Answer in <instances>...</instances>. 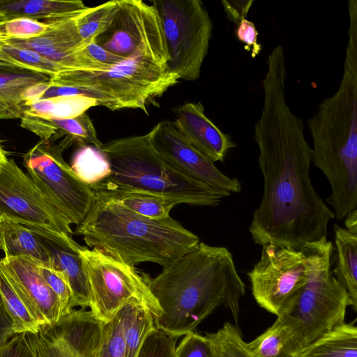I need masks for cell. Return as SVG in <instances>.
<instances>
[{"mask_svg":"<svg viewBox=\"0 0 357 357\" xmlns=\"http://www.w3.org/2000/svg\"><path fill=\"white\" fill-rule=\"evenodd\" d=\"M286 78L282 71L270 70L262 81V109L254 138L264 189L249 232L257 245L298 249L327 238L335 216L312 185V148L302 120L287 103Z\"/></svg>","mask_w":357,"mask_h":357,"instance_id":"obj_1","label":"cell"},{"mask_svg":"<svg viewBox=\"0 0 357 357\" xmlns=\"http://www.w3.org/2000/svg\"><path fill=\"white\" fill-rule=\"evenodd\" d=\"M139 273L162 310L156 328L181 337L219 307L228 310L237 325L245 284L227 248L199 242L155 277Z\"/></svg>","mask_w":357,"mask_h":357,"instance_id":"obj_2","label":"cell"},{"mask_svg":"<svg viewBox=\"0 0 357 357\" xmlns=\"http://www.w3.org/2000/svg\"><path fill=\"white\" fill-rule=\"evenodd\" d=\"M349 25L343 73L338 88L319 102L307 126L312 164L327 178L326 202L338 220L357 208V2H348Z\"/></svg>","mask_w":357,"mask_h":357,"instance_id":"obj_3","label":"cell"},{"mask_svg":"<svg viewBox=\"0 0 357 357\" xmlns=\"http://www.w3.org/2000/svg\"><path fill=\"white\" fill-rule=\"evenodd\" d=\"M75 234L82 236L88 246L133 267L142 262L167 267L199 243L196 234L171 216L144 217L96 193Z\"/></svg>","mask_w":357,"mask_h":357,"instance_id":"obj_4","label":"cell"},{"mask_svg":"<svg viewBox=\"0 0 357 357\" xmlns=\"http://www.w3.org/2000/svg\"><path fill=\"white\" fill-rule=\"evenodd\" d=\"M99 150L111 167L109 176L100 183L105 186L144 191L168 197L178 204L199 206H216L228 197L168 165L152 146L148 133L102 143Z\"/></svg>","mask_w":357,"mask_h":357,"instance_id":"obj_5","label":"cell"},{"mask_svg":"<svg viewBox=\"0 0 357 357\" xmlns=\"http://www.w3.org/2000/svg\"><path fill=\"white\" fill-rule=\"evenodd\" d=\"M179 80L167 63L149 56L135 54L101 71L68 70L50 82L91 93L98 105L112 111L147 107Z\"/></svg>","mask_w":357,"mask_h":357,"instance_id":"obj_6","label":"cell"},{"mask_svg":"<svg viewBox=\"0 0 357 357\" xmlns=\"http://www.w3.org/2000/svg\"><path fill=\"white\" fill-rule=\"evenodd\" d=\"M261 247L260 258L248 277L257 303L276 316L317 271L332 263L334 252L333 243L327 238L298 249Z\"/></svg>","mask_w":357,"mask_h":357,"instance_id":"obj_7","label":"cell"},{"mask_svg":"<svg viewBox=\"0 0 357 357\" xmlns=\"http://www.w3.org/2000/svg\"><path fill=\"white\" fill-rule=\"evenodd\" d=\"M160 17L169 57L179 79L199 78L212 37L213 22L200 0H153Z\"/></svg>","mask_w":357,"mask_h":357,"instance_id":"obj_8","label":"cell"},{"mask_svg":"<svg viewBox=\"0 0 357 357\" xmlns=\"http://www.w3.org/2000/svg\"><path fill=\"white\" fill-rule=\"evenodd\" d=\"M349 306L350 297L328 264L287 302L277 319L290 328L303 349L343 324Z\"/></svg>","mask_w":357,"mask_h":357,"instance_id":"obj_9","label":"cell"},{"mask_svg":"<svg viewBox=\"0 0 357 357\" xmlns=\"http://www.w3.org/2000/svg\"><path fill=\"white\" fill-rule=\"evenodd\" d=\"M80 256L90 292V311L105 324L126 304L137 301L153 314H162L161 308L135 267L119 261L99 250L82 246Z\"/></svg>","mask_w":357,"mask_h":357,"instance_id":"obj_10","label":"cell"},{"mask_svg":"<svg viewBox=\"0 0 357 357\" xmlns=\"http://www.w3.org/2000/svg\"><path fill=\"white\" fill-rule=\"evenodd\" d=\"M27 174L71 225L80 224L94 199L93 189L82 182L54 145L40 140L24 156Z\"/></svg>","mask_w":357,"mask_h":357,"instance_id":"obj_11","label":"cell"},{"mask_svg":"<svg viewBox=\"0 0 357 357\" xmlns=\"http://www.w3.org/2000/svg\"><path fill=\"white\" fill-rule=\"evenodd\" d=\"M96 42L124 58L144 54L167 64L169 60L158 13L141 0H119L114 22Z\"/></svg>","mask_w":357,"mask_h":357,"instance_id":"obj_12","label":"cell"},{"mask_svg":"<svg viewBox=\"0 0 357 357\" xmlns=\"http://www.w3.org/2000/svg\"><path fill=\"white\" fill-rule=\"evenodd\" d=\"M0 216L72 236L70 225L11 159L0 169Z\"/></svg>","mask_w":357,"mask_h":357,"instance_id":"obj_13","label":"cell"},{"mask_svg":"<svg viewBox=\"0 0 357 357\" xmlns=\"http://www.w3.org/2000/svg\"><path fill=\"white\" fill-rule=\"evenodd\" d=\"M148 135L160 157L183 176L228 196L241 192L238 179L223 174L213 162L195 149L182 136L174 121L158 123Z\"/></svg>","mask_w":357,"mask_h":357,"instance_id":"obj_14","label":"cell"},{"mask_svg":"<svg viewBox=\"0 0 357 357\" xmlns=\"http://www.w3.org/2000/svg\"><path fill=\"white\" fill-rule=\"evenodd\" d=\"M39 264L26 257H3L0 269L31 314L43 327L63 316L61 302L42 276Z\"/></svg>","mask_w":357,"mask_h":357,"instance_id":"obj_15","label":"cell"},{"mask_svg":"<svg viewBox=\"0 0 357 357\" xmlns=\"http://www.w3.org/2000/svg\"><path fill=\"white\" fill-rule=\"evenodd\" d=\"M26 227L49 253L53 269L61 272L66 277L73 294L75 306L89 307L91 292L80 256L82 246L67 234L40 226Z\"/></svg>","mask_w":357,"mask_h":357,"instance_id":"obj_16","label":"cell"},{"mask_svg":"<svg viewBox=\"0 0 357 357\" xmlns=\"http://www.w3.org/2000/svg\"><path fill=\"white\" fill-rule=\"evenodd\" d=\"M175 125L182 136L214 163L223 162L227 152L236 146L205 114L201 102H185L173 109Z\"/></svg>","mask_w":357,"mask_h":357,"instance_id":"obj_17","label":"cell"},{"mask_svg":"<svg viewBox=\"0 0 357 357\" xmlns=\"http://www.w3.org/2000/svg\"><path fill=\"white\" fill-rule=\"evenodd\" d=\"M104 323L85 308L73 310L53 326L47 327L76 357H98Z\"/></svg>","mask_w":357,"mask_h":357,"instance_id":"obj_18","label":"cell"},{"mask_svg":"<svg viewBox=\"0 0 357 357\" xmlns=\"http://www.w3.org/2000/svg\"><path fill=\"white\" fill-rule=\"evenodd\" d=\"M77 16L51 22L48 30L37 37L3 40L0 43L33 50L59 63L66 71L72 53L82 43L77 29Z\"/></svg>","mask_w":357,"mask_h":357,"instance_id":"obj_19","label":"cell"},{"mask_svg":"<svg viewBox=\"0 0 357 357\" xmlns=\"http://www.w3.org/2000/svg\"><path fill=\"white\" fill-rule=\"evenodd\" d=\"M88 8L78 0H0V14L5 21L29 18L52 22L77 16Z\"/></svg>","mask_w":357,"mask_h":357,"instance_id":"obj_20","label":"cell"},{"mask_svg":"<svg viewBox=\"0 0 357 357\" xmlns=\"http://www.w3.org/2000/svg\"><path fill=\"white\" fill-rule=\"evenodd\" d=\"M96 194L144 217L164 219L169 217L177 204L168 197L144 191L107 187L100 183L91 187Z\"/></svg>","mask_w":357,"mask_h":357,"instance_id":"obj_21","label":"cell"},{"mask_svg":"<svg viewBox=\"0 0 357 357\" xmlns=\"http://www.w3.org/2000/svg\"><path fill=\"white\" fill-rule=\"evenodd\" d=\"M0 250L4 257H26L53 268L52 259L35 234L26 226L0 216Z\"/></svg>","mask_w":357,"mask_h":357,"instance_id":"obj_22","label":"cell"},{"mask_svg":"<svg viewBox=\"0 0 357 357\" xmlns=\"http://www.w3.org/2000/svg\"><path fill=\"white\" fill-rule=\"evenodd\" d=\"M335 267L332 273L347 291L351 307L357 309V234L335 224Z\"/></svg>","mask_w":357,"mask_h":357,"instance_id":"obj_23","label":"cell"},{"mask_svg":"<svg viewBox=\"0 0 357 357\" xmlns=\"http://www.w3.org/2000/svg\"><path fill=\"white\" fill-rule=\"evenodd\" d=\"M300 357H357L356 320L334 327L303 348Z\"/></svg>","mask_w":357,"mask_h":357,"instance_id":"obj_24","label":"cell"},{"mask_svg":"<svg viewBox=\"0 0 357 357\" xmlns=\"http://www.w3.org/2000/svg\"><path fill=\"white\" fill-rule=\"evenodd\" d=\"M253 357H300L303 347L290 328L276 319L264 333L246 342Z\"/></svg>","mask_w":357,"mask_h":357,"instance_id":"obj_25","label":"cell"},{"mask_svg":"<svg viewBox=\"0 0 357 357\" xmlns=\"http://www.w3.org/2000/svg\"><path fill=\"white\" fill-rule=\"evenodd\" d=\"M117 314L121 325L126 357H136L145 337L155 327L153 316L137 301L126 304Z\"/></svg>","mask_w":357,"mask_h":357,"instance_id":"obj_26","label":"cell"},{"mask_svg":"<svg viewBox=\"0 0 357 357\" xmlns=\"http://www.w3.org/2000/svg\"><path fill=\"white\" fill-rule=\"evenodd\" d=\"M96 100L84 95L41 98L23 104L22 110L36 116L66 119L77 116L92 107L98 106Z\"/></svg>","mask_w":357,"mask_h":357,"instance_id":"obj_27","label":"cell"},{"mask_svg":"<svg viewBox=\"0 0 357 357\" xmlns=\"http://www.w3.org/2000/svg\"><path fill=\"white\" fill-rule=\"evenodd\" d=\"M0 70L38 73L50 77L63 71L59 63L26 48L0 43Z\"/></svg>","mask_w":357,"mask_h":357,"instance_id":"obj_28","label":"cell"},{"mask_svg":"<svg viewBox=\"0 0 357 357\" xmlns=\"http://www.w3.org/2000/svg\"><path fill=\"white\" fill-rule=\"evenodd\" d=\"M50 79V77L38 73L0 70V102L20 118L23 114L24 93L30 87Z\"/></svg>","mask_w":357,"mask_h":357,"instance_id":"obj_29","label":"cell"},{"mask_svg":"<svg viewBox=\"0 0 357 357\" xmlns=\"http://www.w3.org/2000/svg\"><path fill=\"white\" fill-rule=\"evenodd\" d=\"M79 178L92 187L111 174L110 164L104 153L91 146H84L75 153L70 166Z\"/></svg>","mask_w":357,"mask_h":357,"instance_id":"obj_30","label":"cell"},{"mask_svg":"<svg viewBox=\"0 0 357 357\" xmlns=\"http://www.w3.org/2000/svg\"><path fill=\"white\" fill-rule=\"evenodd\" d=\"M124 57L116 55L99 45L96 39L82 43L71 54L67 70L101 71L122 61Z\"/></svg>","mask_w":357,"mask_h":357,"instance_id":"obj_31","label":"cell"},{"mask_svg":"<svg viewBox=\"0 0 357 357\" xmlns=\"http://www.w3.org/2000/svg\"><path fill=\"white\" fill-rule=\"evenodd\" d=\"M119 6V0L110 1L89 7L77 18V29L82 43L96 39L112 25Z\"/></svg>","mask_w":357,"mask_h":357,"instance_id":"obj_32","label":"cell"},{"mask_svg":"<svg viewBox=\"0 0 357 357\" xmlns=\"http://www.w3.org/2000/svg\"><path fill=\"white\" fill-rule=\"evenodd\" d=\"M0 295L13 321L15 334L38 333L42 328L11 287L0 269Z\"/></svg>","mask_w":357,"mask_h":357,"instance_id":"obj_33","label":"cell"},{"mask_svg":"<svg viewBox=\"0 0 357 357\" xmlns=\"http://www.w3.org/2000/svg\"><path fill=\"white\" fill-rule=\"evenodd\" d=\"M206 336L211 344V357H253L246 347L239 328L229 321Z\"/></svg>","mask_w":357,"mask_h":357,"instance_id":"obj_34","label":"cell"},{"mask_svg":"<svg viewBox=\"0 0 357 357\" xmlns=\"http://www.w3.org/2000/svg\"><path fill=\"white\" fill-rule=\"evenodd\" d=\"M71 144L80 146H91L100 149L102 143L99 140L96 130L89 115L84 112L71 119H59Z\"/></svg>","mask_w":357,"mask_h":357,"instance_id":"obj_35","label":"cell"},{"mask_svg":"<svg viewBox=\"0 0 357 357\" xmlns=\"http://www.w3.org/2000/svg\"><path fill=\"white\" fill-rule=\"evenodd\" d=\"M51 22L29 18H15L0 22V41L26 40L46 32Z\"/></svg>","mask_w":357,"mask_h":357,"instance_id":"obj_36","label":"cell"},{"mask_svg":"<svg viewBox=\"0 0 357 357\" xmlns=\"http://www.w3.org/2000/svg\"><path fill=\"white\" fill-rule=\"evenodd\" d=\"M179 337L155 327L145 337L136 357H175Z\"/></svg>","mask_w":357,"mask_h":357,"instance_id":"obj_37","label":"cell"},{"mask_svg":"<svg viewBox=\"0 0 357 357\" xmlns=\"http://www.w3.org/2000/svg\"><path fill=\"white\" fill-rule=\"evenodd\" d=\"M37 357H76L68 346L47 327L30 333Z\"/></svg>","mask_w":357,"mask_h":357,"instance_id":"obj_38","label":"cell"},{"mask_svg":"<svg viewBox=\"0 0 357 357\" xmlns=\"http://www.w3.org/2000/svg\"><path fill=\"white\" fill-rule=\"evenodd\" d=\"M98 357H126L121 325L118 314L103 325Z\"/></svg>","mask_w":357,"mask_h":357,"instance_id":"obj_39","label":"cell"},{"mask_svg":"<svg viewBox=\"0 0 357 357\" xmlns=\"http://www.w3.org/2000/svg\"><path fill=\"white\" fill-rule=\"evenodd\" d=\"M39 268L47 284L59 299L63 316L70 312L75 306L72 290L64 275L59 271L41 265H39Z\"/></svg>","mask_w":357,"mask_h":357,"instance_id":"obj_40","label":"cell"},{"mask_svg":"<svg viewBox=\"0 0 357 357\" xmlns=\"http://www.w3.org/2000/svg\"><path fill=\"white\" fill-rule=\"evenodd\" d=\"M175 357H211L210 342L206 335L186 333L176 346Z\"/></svg>","mask_w":357,"mask_h":357,"instance_id":"obj_41","label":"cell"},{"mask_svg":"<svg viewBox=\"0 0 357 357\" xmlns=\"http://www.w3.org/2000/svg\"><path fill=\"white\" fill-rule=\"evenodd\" d=\"M0 357H36L30 333L15 335L0 349Z\"/></svg>","mask_w":357,"mask_h":357,"instance_id":"obj_42","label":"cell"},{"mask_svg":"<svg viewBox=\"0 0 357 357\" xmlns=\"http://www.w3.org/2000/svg\"><path fill=\"white\" fill-rule=\"evenodd\" d=\"M237 39L244 44V49L250 53L252 59L257 57L261 52L262 46L258 42L259 32L255 24L248 20L243 19L235 29Z\"/></svg>","mask_w":357,"mask_h":357,"instance_id":"obj_43","label":"cell"},{"mask_svg":"<svg viewBox=\"0 0 357 357\" xmlns=\"http://www.w3.org/2000/svg\"><path fill=\"white\" fill-rule=\"evenodd\" d=\"M254 0L230 1L222 0L221 3L227 17L236 26L246 18Z\"/></svg>","mask_w":357,"mask_h":357,"instance_id":"obj_44","label":"cell"},{"mask_svg":"<svg viewBox=\"0 0 357 357\" xmlns=\"http://www.w3.org/2000/svg\"><path fill=\"white\" fill-rule=\"evenodd\" d=\"M15 335L13 321L0 295V349Z\"/></svg>","mask_w":357,"mask_h":357,"instance_id":"obj_45","label":"cell"},{"mask_svg":"<svg viewBox=\"0 0 357 357\" xmlns=\"http://www.w3.org/2000/svg\"><path fill=\"white\" fill-rule=\"evenodd\" d=\"M344 218L345 229L351 233L357 234V208L349 212Z\"/></svg>","mask_w":357,"mask_h":357,"instance_id":"obj_46","label":"cell"},{"mask_svg":"<svg viewBox=\"0 0 357 357\" xmlns=\"http://www.w3.org/2000/svg\"><path fill=\"white\" fill-rule=\"evenodd\" d=\"M8 158L0 146V169L3 165V164L7 161Z\"/></svg>","mask_w":357,"mask_h":357,"instance_id":"obj_47","label":"cell"},{"mask_svg":"<svg viewBox=\"0 0 357 357\" xmlns=\"http://www.w3.org/2000/svg\"><path fill=\"white\" fill-rule=\"evenodd\" d=\"M3 21H5V20H4V18H3V17L0 14V22H3Z\"/></svg>","mask_w":357,"mask_h":357,"instance_id":"obj_48","label":"cell"},{"mask_svg":"<svg viewBox=\"0 0 357 357\" xmlns=\"http://www.w3.org/2000/svg\"><path fill=\"white\" fill-rule=\"evenodd\" d=\"M35 350V349H34ZM37 357V356H36Z\"/></svg>","mask_w":357,"mask_h":357,"instance_id":"obj_49","label":"cell"}]
</instances>
